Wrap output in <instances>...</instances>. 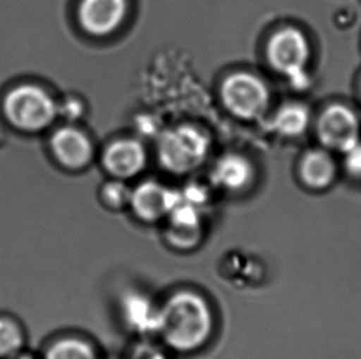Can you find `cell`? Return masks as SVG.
<instances>
[{"mask_svg": "<svg viewBox=\"0 0 361 359\" xmlns=\"http://www.w3.org/2000/svg\"><path fill=\"white\" fill-rule=\"evenodd\" d=\"M5 118L24 132L47 128L59 115V106L44 89L24 84L10 90L3 102Z\"/></svg>", "mask_w": 361, "mask_h": 359, "instance_id": "7a4b0ae2", "label": "cell"}, {"mask_svg": "<svg viewBox=\"0 0 361 359\" xmlns=\"http://www.w3.org/2000/svg\"><path fill=\"white\" fill-rule=\"evenodd\" d=\"M11 359H34L31 355H23V353H20L19 355H16V357H14V358Z\"/></svg>", "mask_w": 361, "mask_h": 359, "instance_id": "7402d4cb", "label": "cell"}, {"mask_svg": "<svg viewBox=\"0 0 361 359\" xmlns=\"http://www.w3.org/2000/svg\"><path fill=\"white\" fill-rule=\"evenodd\" d=\"M210 141L195 127L183 126L161 138L159 159L163 166L176 174L194 170L205 159Z\"/></svg>", "mask_w": 361, "mask_h": 359, "instance_id": "3957f363", "label": "cell"}, {"mask_svg": "<svg viewBox=\"0 0 361 359\" xmlns=\"http://www.w3.org/2000/svg\"><path fill=\"white\" fill-rule=\"evenodd\" d=\"M122 315L127 326L140 335L158 334L159 308L146 296L130 293L123 296Z\"/></svg>", "mask_w": 361, "mask_h": 359, "instance_id": "8fae6325", "label": "cell"}, {"mask_svg": "<svg viewBox=\"0 0 361 359\" xmlns=\"http://www.w3.org/2000/svg\"><path fill=\"white\" fill-rule=\"evenodd\" d=\"M345 169L352 177L361 180V141L345 153Z\"/></svg>", "mask_w": 361, "mask_h": 359, "instance_id": "d6986e66", "label": "cell"}, {"mask_svg": "<svg viewBox=\"0 0 361 359\" xmlns=\"http://www.w3.org/2000/svg\"><path fill=\"white\" fill-rule=\"evenodd\" d=\"M51 149L56 159L68 169H82L93 156V146L88 137L73 127H63L54 132Z\"/></svg>", "mask_w": 361, "mask_h": 359, "instance_id": "9c48e42d", "label": "cell"}, {"mask_svg": "<svg viewBox=\"0 0 361 359\" xmlns=\"http://www.w3.org/2000/svg\"><path fill=\"white\" fill-rule=\"evenodd\" d=\"M222 100L235 116L250 120L260 116L268 107L267 85L252 74L231 75L222 85Z\"/></svg>", "mask_w": 361, "mask_h": 359, "instance_id": "5b68a950", "label": "cell"}, {"mask_svg": "<svg viewBox=\"0 0 361 359\" xmlns=\"http://www.w3.org/2000/svg\"><path fill=\"white\" fill-rule=\"evenodd\" d=\"M253 176L252 165L243 156L230 154L221 159L215 171L214 179L224 189L238 191L250 182Z\"/></svg>", "mask_w": 361, "mask_h": 359, "instance_id": "4fadbf2b", "label": "cell"}, {"mask_svg": "<svg viewBox=\"0 0 361 359\" xmlns=\"http://www.w3.org/2000/svg\"><path fill=\"white\" fill-rule=\"evenodd\" d=\"M59 111H62L66 118L74 120V118H78L79 115L82 113V106H80L79 102L74 101V100H69V101L64 103L62 108L59 107Z\"/></svg>", "mask_w": 361, "mask_h": 359, "instance_id": "44dd1931", "label": "cell"}, {"mask_svg": "<svg viewBox=\"0 0 361 359\" xmlns=\"http://www.w3.org/2000/svg\"><path fill=\"white\" fill-rule=\"evenodd\" d=\"M200 229H180L176 227H171L166 234L169 243L178 248H195L200 241Z\"/></svg>", "mask_w": 361, "mask_h": 359, "instance_id": "ac0fdd59", "label": "cell"}, {"mask_svg": "<svg viewBox=\"0 0 361 359\" xmlns=\"http://www.w3.org/2000/svg\"><path fill=\"white\" fill-rule=\"evenodd\" d=\"M183 196L157 184L145 182L132 191L131 202L137 217L148 223H153L169 215L171 209L180 202Z\"/></svg>", "mask_w": 361, "mask_h": 359, "instance_id": "52a82bcc", "label": "cell"}, {"mask_svg": "<svg viewBox=\"0 0 361 359\" xmlns=\"http://www.w3.org/2000/svg\"><path fill=\"white\" fill-rule=\"evenodd\" d=\"M318 138L324 146L347 153L360 141V122L355 112L344 105H332L319 117Z\"/></svg>", "mask_w": 361, "mask_h": 359, "instance_id": "8992f818", "label": "cell"}, {"mask_svg": "<svg viewBox=\"0 0 361 359\" xmlns=\"http://www.w3.org/2000/svg\"><path fill=\"white\" fill-rule=\"evenodd\" d=\"M301 177L310 189H324L333 184L337 176V166L332 156L324 151H312L303 156Z\"/></svg>", "mask_w": 361, "mask_h": 359, "instance_id": "7c38bea8", "label": "cell"}, {"mask_svg": "<svg viewBox=\"0 0 361 359\" xmlns=\"http://www.w3.org/2000/svg\"><path fill=\"white\" fill-rule=\"evenodd\" d=\"M102 196L104 203L110 208H123L131 202L132 191L120 181H113L104 186Z\"/></svg>", "mask_w": 361, "mask_h": 359, "instance_id": "e0dca14e", "label": "cell"}, {"mask_svg": "<svg viewBox=\"0 0 361 359\" xmlns=\"http://www.w3.org/2000/svg\"><path fill=\"white\" fill-rule=\"evenodd\" d=\"M214 316L204 296L178 291L159 308L158 334L164 344L178 352H194L210 340Z\"/></svg>", "mask_w": 361, "mask_h": 359, "instance_id": "6da1fadb", "label": "cell"}, {"mask_svg": "<svg viewBox=\"0 0 361 359\" xmlns=\"http://www.w3.org/2000/svg\"><path fill=\"white\" fill-rule=\"evenodd\" d=\"M126 11V0H83L79 20L89 34L105 36L118 29Z\"/></svg>", "mask_w": 361, "mask_h": 359, "instance_id": "ba28073f", "label": "cell"}, {"mask_svg": "<svg viewBox=\"0 0 361 359\" xmlns=\"http://www.w3.org/2000/svg\"><path fill=\"white\" fill-rule=\"evenodd\" d=\"M310 111L301 103H288L278 112L274 120L275 130L283 136L298 137L307 130Z\"/></svg>", "mask_w": 361, "mask_h": 359, "instance_id": "5bb4252c", "label": "cell"}, {"mask_svg": "<svg viewBox=\"0 0 361 359\" xmlns=\"http://www.w3.org/2000/svg\"><path fill=\"white\" fill-rule=\"evenodd\" d=\"M268 54L274 68L286 74L296 88L308 87L310 79L305 68L311 49L306 36L300 30L288 27L274 34L269 44Z\"/></svg>", "mask_w": 361, "mask_h": 359, "instance_id": "277c9868", "label": "cell"}, {"mask_svg": "<svg viewBox=\"0 0 361 359\" xmlns=\"http://www.w3.org/2000/svg\"><path fill=\"white\" fill-rule=\"evenodd\" d=\"M130 359H166V357L154 346L141 345L133 350Z\"/></svg>", "mask_w": 361, "mask_h": 359, "instance_id": "ffe728a7", "label": "cell"}, {"mask_svg": "<svg viewBox=\"0 0 361 359\" xmlns=\"http://www.w3.org/2000/svg\"><path fill=\"white\" fill-rule=\"evenodd\" d=\"M104 164L111 175L126 179L137 175L146 164V151L141 143L131 139L115 141L105 151Z\"/></svg>", "mask_w": 361, "mask_h": 359, "instance_id": "30bf717a", "label": "cell"}, {"mask_svg": "<svg viewBox=\"0 0 361 359\" xmlns=\"http://www.w3.org/2000/svg\"><path fill=\"white\" fill-rule=\"evenodd\" d=\"M26 345V334L19 321L10 315H0V359L19 355Z\"/></svg>", "mask_w": 361, "mask_h": 359, "instance_id": "9a60e30c", "label": "cell"}, {"mask_svg": "<svg viewBox=\"0 0 361 359\" xmlns=\"http://www.w3.org/2000/svg\"><path fill=\"white\" fill-rule=\"evenodd\" d=\"M44 359H98L93 346L75 337H64L47 347Z\"/></svg>", "mask_w": 361, "mask_h": 359, "instance_id": "2e32d148", "label": "cell"}]
</instances>
